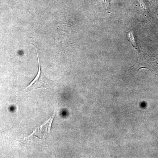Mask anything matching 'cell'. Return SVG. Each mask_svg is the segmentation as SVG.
I'll return each mask as SVG.
<instances>
[{
  "label": "cell",
  "instance_id": "obj_1",
  "mask_svg": "<svg viewBox=\"0 0 158 158\" xmlns=\"http://www.w3.org/2000/svg\"><path fill=\"white\" fill-rule=\"evenodd\" d=\"M31 45L34 46L35 48H36V52H37L38 62V73H37L36 77L33 80V81L31 82L28 87L24 89L23 91L24 92H30V91H32L33 90L40 89V88H44V89H46L48 90H52L53 88L55 85V82L48 80L44 75L41 69H40V63L37 49L36 47L33 44H31Z\"/></svg>",
  "mask_w": 158,
  "mask_h": 158
},
{
  "label": "cell",
  "instance_id": "obj_2",
  "mask_svg": "<svg viewBox=\"0 0 158 158\" xmlns=\"http://www.w3.org/2000/svg\"><path fill=\"white\" fill-rule=\"evenodd\" d=\"M128 37H129V39L130 40V42L132 44L133 46L135 48L136 47L135 40V36L133 32L131 31L128 34Z\"/></svg>",
  "mask_w": 158,
  "mask_h": 158
},
{
  "label": "cell",
  "instance_id": "obj_3",
  "mask_svg": "<svg viewBox=\"0 0 158 158\" xmlns=\"http://www.w3.org/2000/svg\"><path fill=\"white\" fill-rule=\"evenodd\" d=\"M103 6H105L106 10L108 11L110 9V3L109 0H99Z\"/></svg>",
  "mask_w": 158,
  "mask_h": 158
}]
</instances>
